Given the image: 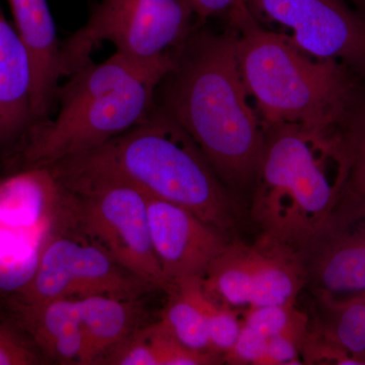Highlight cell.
Wrapping results in <instances>:
<instances>
[{"instance_id":"6da1fadb","label":"cell","mask_w":365,"mask_h":365,"mask_svg":"<svg viewBox=\"0 0 365 365\" xmlns=\"http://www.w3.org/2000/svg\"><path fill=\"white\" fill-rule=\"evenodd\" d=\"M162 111L232 188L253 186L265 125L242 81L232 34H199L177 53Z\"/></svg>"},{"instance_id":"7a4b0ae2","label":"cell","mask_w":365,"mask_h":365,"mask_svg":"<svg viewBox=\"0 0 365 365\" xmlns=\"http://www.w3.org/2000/svg\"><path fill=\"white\" fill-rule=\"evenodd\" d=\"M48 168L63 176L126 182L146 196L188 209L230 235L235 225L225 182L191 136L155 108L128 131Z\"/></svg>"},{"instance_id":"3957f363","label":"cell","mask_w":365,"mask_h":365,"mask_svg":"<svg viewBox=\"0 0 365 365\" xmlns=\"http://www.w3.org/2000/svg\"><path fill=\"white\" fill-rule=\"evenodd\" d=\"M176 58L172 54L143 61L116 52L74 72L57 91L54 119L31 125L26 131L25 169L76 157L141 123L153 112L155 91Z\"/></svg>"},{"instance_id":"277c9868","label":"cell","mask_w":365,"mask_h":365,"mask_svg":"<svg viewBox=\"0 0 365 365\" xmlns=\"http://www.w3.org/2000/svg\"><path fill=\"white\" fill-rule=\"evenodd\" d=\"M350 172L342 126L265 125L252 217L262 234L297 250L330 215Z\"/></svg>"},{"instance_id":"5b68a950","label":"cell","mask_w":365,"mask_h":365,"mask_svg":"<svg viewBox=\"0 0 365 365\" xmlns=\"http://www.w3.org/2000/svg\"><path fill=\"white\" fill-rule=\"evenodd\" d=\"M227 18L242 81L264 125L342 126L364 81L339 62L314 58L264 28L245 1Z\"/></svg>"},{"instance_id":"8992f818","label":"cell","mask_w":365,"mask_h":365,"mask_svg":"<svg viewBox=\"0 0 365 365\" xmlns=\"http://www.w3.org/2000/svg\"><path fill=\"white\" fill-rule=\"evenodd\" d=\"M53 174L81 235L155 289L169 292L151 242L148 196L115 180Z\"/></svg>"},{"instance_id":"52a82bcc","label":"cell","mask_w":365,"mask_h":365,"mask_svg":"<svg viewBox=\"0 0 365 365\" xmlns=\"http://www.w3.org/2000/svg\"><path fill=\"white\" fill-rule=\"evenodd\" d=\"M194 16L187 0H101L85 25L60 43L61 78L90 63L102 43L143 61L175 54L188 40Z\"/></svg>"},{"instance_id":"ba28073f","label":"cell","mask_w":365,"mask_h":365,"mask_svg":"<svg viewBox=\"0 0 365 365\" xmlns=\"http://www.w3.org/2000/svg\"><path fill=\"white\" fill-rule=\"evenodd\" d=\"M255 20L317 59L334 60L365 83V21L346 0H245Z\"/></svg>"},{"instance_id":"9c48e42d","label":"cell","mask_w":365,"mask_h":365,"mask_svg":"<svg viewBox=\"0 0 365 365\" xmlns=\"http://www.w3.org/2000/svg\"><path fill=\"white\" fill-rule=\"evenodd\" d=\"M66 230L47 242L32 279L9 299L23 304L88 295L139 299L155 290L83 235L72 237Z\"/></svg>"},{"instance_id":"30bf717a","label":"cell","mask_w":365,"mask_h":365,"mask_svg":"<svg viewBox=\"0 0 365 365\" xmlns=\"http://www.w3.org/2000/svg\"><path fill=\"white\" fill-rule=\"evenodd\" d=\"M151 242L169 292L177 283L202 278L232 241L230 235L176 204L148 196Z\"/></svg>"},{"instance_id":"8fae6325","label":"cell","mask_w":365,"mask_h":365,"mask_svg":"<svg viewBox=\"0 0 365 365\" xmlns=\"http://www.w3.org/2000/svg\"><path fill=\"white\" fill-rule=\"evenodd\" d=\"M67 222L66 191L49 168H28L0 182V227L50 239Z\"/></svg>"},{"instance_id":"7c38bea8","label":"cell","mask_w":365,"mask_h":365,"mask_svg":"<svg viewBox=\"0 0 365 365\" xmlns=\"http://www.w3.org/2000/svg\"><path fill=\"white\" fill-rule=\"evenodd\" d=\"M16 326L41 356L60 364L86 365V340L76 297L23 304L9 299Z\"/></svg>"},{"instance_id":"4fadbf2b","label":"cell","mask_w":365,"mask_h":365,"mask_svg":"<svg viewBox=\"0 0 365 365\" xmlns=\"http://www.w3.org/2000/svg\"><path fill=\"white\" fill-rule=\"evenodd\" d=\"M33 62V124L44 121L58 91L60 43L47 0H7Z\"/></svg>"},{"instance_id":"5bb4252c","label":"cell","mask_w":365,"mask_h":365,"mask_svg":"<svg viewBox=\"0 0 365 365\" xmlns=\"http://www.w3.org/2000/svg\"><path fill=\"white\" fill-rule=\"evenodd\" d=\"M33 62L28 47L0 6V143L33 124Z\"/></svg>"},{"instance_id":"9a60e30c","label":"cell","mask_w":365,"mask_h":365,"mask_svg":"<svg viewBox=\"0 0 365 365\" xmlns=\"http://www.w3.org/2000/svg\"><path fill=\"white\" fill-rule=\"evenodd\" d=\"M86 340V365L98 364L107 353L140 328L139 299L108 295L76 297Z\"/></svg>"},{"instance_id":"2e32d148","label":"cell","mask_w":365,"mask_h":365,"mask_svg":"<svg viewBox=\"0 0 365 365\" xmlns=\"http://www.w3.org/2000/svg\"><path fill=\"white\" fill-rule=\"evenodd\" d=\"M51 239L0 227L1 294L13 297L28 285L37 270L46 245Z\"/></svg>"},{"instance_id":"e0dca14e","label":"cell","mask_w":365,"mask_h":365,"mask_svg":"<svg viewBox=\"0 0 365 365\" xmlns=\"http://www.w3.org/2000/svg\"><path fill=\"white\" fill-rule=\"evenodd\" d=\"M167 294L169 300L160 319L163 325L190 349L216 353L211 345L207 323L198 307L177 288Z\"/></svg>"},{"instance_id":"ac0fdd59","label":"cell","mask_w":365,"mask_h":365,"mask_svg":"<svg viewBox=\"0 0 365 365\" xmlns=\"http://www.w3.org/2000/svg\"><path fill=\"white\" fill-rule=\"evenodd\" d=\"M172 288H177L186 294L200 309L207 323L213 350L222 357L237 339L242 321L237 318L232 309L218 304L206 294L201 278L181 281Z\"/></svg>"},{"instance_id":"d6986e66","label":"cell","mask_w":365,"mask_h":365,"mask_svg":"<svg viewBox=\"0 0 365 365\" xmlns=\"http://www.w3.org/2000/svg\"><path fill=\"white\" fill-rule=\"evenodd\" d=\"M343 302L347 304L340 309L335 327L321 333L314 332L329 342H335L347 352L365 354V294Z\"/></svg>"},{"instance_id":"ffe728a7","label":"cell","mask_w":365,"mask_h":365,"mask_svg":"<svg viewBox=\"0 0 365 365\" xmlns=\"http://www.w3.org/2000/svg\"><path fill=\"white\" fill-rule=\"evenodd\" d=\"M145 328L158 365H212L223 361L222 357L216 353L197 351L182 345L160 321Z\"/></svg>"},{"instance_id":"44dd1931","label":"cell","mask_w":365,"mask_h":365,"mask_svg":"<svg viewBox=\"0 0 365 365\" xmlns=\"http://www.w3.org/2000/svg\"><path fill=\"white\" fill-rule=\"evenodd\" d=\"M242 322L267 338L309 327L307 314L297 311L294 304L248 307Z\"/></svg>"},{"instance_id":"7402d4cb","label":"cell","mask_w":365,"mask_h":365,"mask_svg":"<svg viewBox=\"0 0 365 365\" xmlns=\"http://www.w3.org/2000/svg\"><path fill=\"white\" fill-rule=\"evenodd\" d=\"M98 364L158 365L157 356L145 326L137 329L123 342L107 353Z\"/></svg>"},{"instance_id":"603a6c76","label":"cell","mask_w":365,"mask_h":365,"mask_svg":"<svg viewBox=\"0 0 365 365\" xmlns=\"http://www.w3.org/2000/svg\"><path fill=\"white\" fill-rule=\"evenodd\" d=\"M269 338L242 322L241 330L234 344L222 355L230 364L260 365L267 350Z\"/></svg>"},{"instance_id":"cb8c5ba5","label":"cell","mask_w":365,"mask_h":365,"mask_svg":"<svg viewBox=\"0 0 365 365\" xmlns=\"http://www.w3.org/2000/svg\"><path fill=\"white\" fill-rule=\"evenodd\" d=\"M42 357L30 341L0 322V365L39 364Z\"/></svg>"},{"instance_id":"d4e9b609","label":"cell","mask_w":365,"mask_h":365,"mask_svg":"<svg viewBox=\"0 0 365 365\" xmlns=\"http://www.w3.org/2000/svg\"><path fill=\"white\" fill-rule=\"evenodd\" d=\"M309 331H289L269 338L260 365L302 364L300 350Z\"/></svg>"},{"instance_id":"484cf974","label":"cell","mask_w":365,"mask_h":365,"mask_svg":"<svg viewBox=\"0 0 365 365\" xmlns=\"http://www.w3.org/2000/svg\"><path fill=\"white\" fill-rule=\"evenodd\" d=\"M194 14L201 20L227 14L245 0H187Z\"/></svg>"},{"instance_id":"4316f807","label":"cell","mask_w":365,"mask_h":365,"mask_svg":"<svg viewBox=\"0 0 365 365\" xmlns=\"http://www.w3.org/2000/svg\"><path fill=\"white\" fill-rule=\"evenodd\" d=\"M365 21V0H346Z\"/></svg>"}]
</instances>
